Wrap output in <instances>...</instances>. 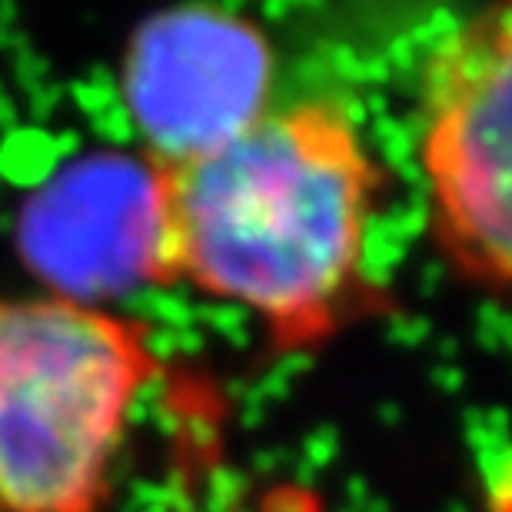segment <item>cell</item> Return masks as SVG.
Listing matches in <instances>:
<instances>
[{"mask_svg": "<svg viewBox=\"0 0 512 512\" xmlns=\"http://www.w3.org/2000/svg\"><path fill=\"white\" fill-rule=\"evenodd\" d=\"M383 193L350 107H270L217 147L150 163L147 283L240 306L276 353L316 350L370 300L366 240Z\"/></svg>", "mask_w": 512, "mask_h": 512, "instance_id": "6da1fadb", "label": "cell"}, {"mask_svg": "<svg viewBox=\"0 0 512 512\" xmlns=\"http://www.w3.org/2000/svg\"><path fill=\"white\" fill-rule=\"evenodd\" d=\"M163 360L140 316L60 293L0 296V512H110Z\"/></svg>", "mask_w": 512, "mask_h": 512, "instance_id": "7a4b0ae2", "label": "cell"}, {"mask_svg": "<svg viewBox=\"0 0 512 512\" xmlns=\"http://www.w3.org/2000/svg\"><path fill=\"white\" fill-rule=\"evenodd\" d=\"M416 163L446 263L512 296V4L459 20L429 50Z\"/></svg>", "mask_w": 512, "mask_h": 512, "instance_id": "3957f363", "label": "cell"}, {"mask_svg": "<svg viewBox=\"0 0 512 512\" xmlns=\"http://www.w3.org/2000/svg\"><path fill=\"white\" fill-rule=\"evenodd\" d=\"M276 54L256 20L217 7H173L133 30L120 90L143 160L210 150L273 107Z\"/></svg>", "mask_w": 512, "mask_h": 512, "instance_id": "277c9868", "label": "cell"}, {"mask_svg": "<svg viewBox=\"0 0 512 512\" xmlns=\"http://www.w3.org/2000/svg\"><path fill=\"white\" fill-rule=\"evenodd\" d=\"M27 260L54 293L104 303L124 283H147L150 163L94 157L30 200L20 223Z\"/></svg>", "mask_w": 512, "mask_h": 512, "instance_id": "5b68a950", "label": "cell"}]
</instances>
